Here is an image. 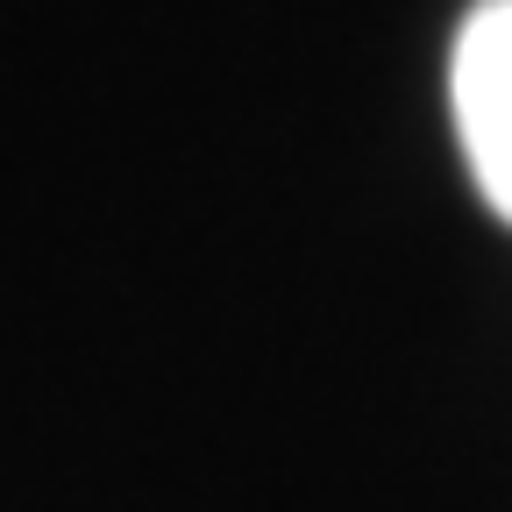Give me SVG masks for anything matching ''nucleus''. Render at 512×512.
<instances>
[{"instance_id": "1", "label": "nucleus", "mask_w": 512, "mask_h": 512, "mask_svg": "<svg viewBox=\"0 0 512 512\" xmlns=\"http://www.w3.org/2000/svg\"><path fill=\"white\" fill-rule=\"evenodd\" d=\"M448 107L484 207L512 228V0H477L448 50Z\"/></svg>"}]
</instances>
